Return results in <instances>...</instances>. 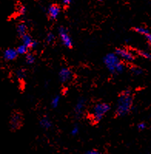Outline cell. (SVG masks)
Here are the masks:
<instances>
[{
	"label": "cell",
	"instance_id": "cell-5",
	"mask_svg": "<svg viewBox=\"0 0 151 154\" xmlns=\"http://www.w3.org/2000/svg\"><path fill=\"white\" fill-rule=\"evenodd\" d=\"M119 58H122L124 60L128 62H132L134 60L135 57L133 53L126 48H117L114 53Z\"/></svg>",
	"mask_w": 151,
	"mask_h": 154
},
{
	"label": "cell",
	"instance_id": "cell-23",
	"mask_svg": "<svg viewBox=\"0 0 151 154\" xmlns=\"http://www.w3.org/2000/svg\"><path fill=\"white\" fill-rule=\"evenodd\" d=\"M26 7L25 6H20L18 9V13L19 15H25L26 13Z\"/></svg>",
	"mask_w": 151,
	"mask_h": 154
},
{
	"label": "cell",
	"instance_id": "cell-27",
	"mask_svg": "<svg viewBox=\"0 0 151 154\" xmlns=\"http://www.w3.org/2000/svg\"><path fill=\"white\" fill-rule=\"evenodd\" d=\"M71 3H72L71 0H63V4L64 6H70Z\"/></svg>",
	"mask_w": 151,
	"mask_h": 154
},
{
	"label": "cell",
	"instance_id": "cell-9",
	"mask_svg": "<svg viewBox=\"0 0 151 154\" xmlns=\"http://www.w3.org/2000/svg\"><path fill=\"white\" fill-rule=\"evenodd\" d=\"M85 105H86V100L84 98H81L78 99L76 105L74 108V112H75L76 118H80L83 116V112H84Z\"/></svg>",
	"mask_w": 151,
	"mask_h": 154
},
{
	"label": "cell",
	"instance_id": "cell-18",
	"mask_svg": "<svg viewBox=\"0 0 151 154\" xmlns=\"http://www.w3.org/2000/svg\"><path fill=\"white\" fill-rule=\"evenodd\" d=\"M25 73L26 72H25L24 69L19 68L16 71V75L17 77V78H19V80H22V79H24L25 78V75H26Z\"/></svg>",
	"mask_w": 151,
	"mask_h": 154
},
{
	"label": "cell",
	"instance_id": "cell-20",
	"mask_svg": "<svg viewBox=\"0 0 151 154\" xmlns=\"http://www.w3.org/2000/svg\"><path fill=\"white\" fill-rule=\"evenodd\" d=\"M137 54L140 55V57L147 59V60H150V54L149 52L146 51H137Z\"/></svg>",
	"mask_w": 151,
	"mask_h": 154
},
{
	"label": "cell",
	"instance_id": "cell-25",
	"mask_svg": "<svg viewBox=\"0 0 151 154\" xmlns=\"http://www.w3.org/2000/svg\"><path fill=\"white\" fill-rule=\"evenodd\" d=\"M83 154H101V152L98 150H96V149H92V150H89Z\"/></svg>",
	"mask_w": 151,
	"mask_h": 154
},
{
	"label": "cell",
	"instance_id": "cell-19",
	"mask_svg": "<svg viewBox=\"0 0 151 154\" xmlns=\"http://www.w3.org/2000/svg\"><path fill=\"white\" fill-rule=\"evenodd\" d=\"M59 101H60V96L59 95H56L52 98V101H51V106H52L53 109H56L58 107V105L59 104Z\"/></svg>",
	"mask_w": 151,
	"mask_h": 154
},
{
	"label": "cell",
	"instance_id": "cell-15",
	"mask_svg": "<svg viewBox=\"0 0 151 154\" xmlns=\"http://www.w3.org/2000/svg\"><path fill=\"white\" fill-rule=\"evenodd\" d=\"M36 61V57L33 54H32V53L28 52L25 54V63L27 64H33Z\"/></svg>",
	"mask_w": 151,
	"mask_h": 154
},
{
	"label": "cell",
	"instance_id": "cell-21",
	"mask_svg": "<svg viewBox=\"0 0 151 154\" xmlns=\"http://www.w3.org/2000/svg\"><path fill=\"white\" fill-rule=\"evenodd\" d=\"M55 40V35H54L53 33L52 32H49V33H47L46 35V40L48 44H50L52 41H54Z\"/></svg>",
	"mask_w": 151,
	"mask_h": 154
},
{
	"label": "cell",
	"instance_id": "cell-24",
	"mask_svg": "<svg viewBox=\"0 0 151 154\" xmlns=\"http://www.w3.org/2000/svg\"><path fill=\"white\" fill-rule=\"evenodd\" d=\"M79 126H78V125H74L73 128L72 129V131H71V134H72L73 136H76V135L79 133Z\"/></svg>",
	"mask_w": 151,
	"mask_h": 154
},
{
	"label": "cell",
	"instance_id": "cell-8",
	"mask_svg": "<svg viewBox=\"0 0 151 154\" xmlns=\"http://www.w3.org/2000/svg\"><path fill=\"white\" fill-rule=\"evenodd\" d=\"M61 13V7L58 4H51L48 8V16L50 20H56Z\"/></svg>",
	"mask_w": 151,
	"mask_h": 154
},
{
	"label": "cell",
	"instance_id": "cell-22",
	"mask_svg": "<svg viewBox=\"0 0 151 154\" xmlns=\"http://www.w3.org/2000/svg\"><path fill=\"white\" fill-rule=\"evenodd\" d=\"M137 129L140 131L144 130V129H147V124H146L145 122H140V123L137 124Z\"/></svg>",
	"mask_w": 151,
	"mask_h": 154
},
{
	"label": "cell",
	"instance_id": "cell-7",
	"mask_svg": "<svg viewBox=\"0 0 151 154\" xmlns=\"http://www.w3.org/2000/svg\"><path fill=\"white\" fill-rule=\"evenodd\" d=\"M59 78L61 83H67L73 79V72L69 67H62L59 71Z\"/></svg>",
	"mask_w": 151,
	"mask_h": 154
},
{
	"label": "cell",
	"instance_id": "cell-4",
	"mask_svg": "<svg viewBox=\"0 0 151 154\" xmlns=\"http://www.w3.org/2000/svg\"><path fill=\"white\" fill-rule=\"evenodd\" d=\"M58 32H59V35L60 36V40L62 41V44L65 46V47H68L70 49L73 48V40L70 37V34L68 33V30L64 26H59L58 29Z\"/></svg>",
	"mask_w": 151,
	"mask_h": 154
},
{
	"label": "cell",
	"instance_id": "cell-13",
	"mask_svg": "<svg viewBox=\"0 0 151 154\" xmlns=\"http://www.w3.org/2000/svg\"><path fill=\"white\" fill-rule=\"evenodd\" d=\"M21 39L22 41V44H23L24 46H25L28 49H31V47H32V43H33V40H32V38L30 36V35L26 33V34H25L24 36H22Z\"/></svg>",
	"mask_w": 151,
	"mask_h": 154
},
{
	"label": "cell",
	"instance_id": "cell-3",
	"mask_svg": "<svg viewBox=\"0 0 151 154\" xmlns=\"http://www.w3.org/2000/svg\"><path fill=\"white\" fill-rule=\"evenodd\" d=\"M120 62V59L114 53L107 54L103 57V63L112 74H116V68Z\"/></svg>",
	"mask_w": 151,
	"mask_h": 154
},
{
	"label": "cell",
	"instance_id": "cell-11",
	"mask_svg": "<svg viewBox=\"0 0 151 154\" xmlns=\"http://www.w3.org/2000/svg\"><path fill=\"white\" fill-rule=\"evenodd\" d=\"M40 125L42 126V128H43L44 129H50L51 127L52 126V121L50 120V119L49 118L48 116H43V118L40 119Z\"/></svg>",
	"mask_w": 151,
	"mask_h": 154
},
{
	"label": "cell",
	"instance_id": "cell-10",
	"mask_svg": "<svg viewBox=\"0 0 151 154\" xmlns=\"http://www.w3.org/2000/svg\"><path fill=\"white\" fill-rule=\"evenodd\" d=\"M17 57H18V54L14 48H8L3 52V58L8 61L16 60Z\"/></svg>",
	"mask_w": 151,
	"mask_h": 154
},
{
	"label": "cell",
	"instance_id": "cell-6",
	"mask_svg": "<svg viewBox=\"0 0 151 154\" xmlns=\"http://www.w3.org/2000/svg\"><path fill=\"white\" fill-rule=\"evenodd\" d=\"M23 119L19 112H15L12 115L10 119V127L13 130H17L22 125Z\"/></svg>",
	"mask_w": 151,
	"mask_h": 154
},
{
	"label": "cell",
	"instance_id": "cell-16",
	"mask_svg": "<svg viewBox=\"0 0 151 154\" xmlns=\"http://www.w3.org/2000/svg\"><path fill=\"white\" fill-rule=\"evenodd\" d=\"M16 52L18 54V55H22V54H26L27 53H28V51L29 49L27 48L25 46H24L23 44H21V45L18 46L17 48H16Z\"/></svg>",
	"mask_w": 151,
	"mask_h": 154
},
{
	"label": "cell",
	"instance_id": "cell-2",
	"mask_svg": "<svg viewBox=\"0 0 151 154\" xmlns=\"http://www.w3.org/2000/svg\"><path fill=\"white\" fill-rule=\"evenodd\" d=\"M110 109H111L110 105L105 102L96 104L93 107L91 112V119L93 122L94 123H99Z\"/></svg>",
	"mask_w": 151,
	"mask_h": 154
},
{
	"label": "cell",
	"instance_id": "cell-26",
	"mask_svg": "<svg viewBox=\"0 0 151 154\" xmlns=\"http://www.w3.org/2000/svg\"><path fill=\"white\" fill-rule=\"evenodd\" d=\"M38 45H39V43H38V41H36V40H33V43H32V44L31 49H35V48H36V47H37Z\"/></svg>",
	"mask_w": 151,
	"mask_h": 154
},
{
	"label": "cell",
	"instance_id": "cell-14",
	"mask_svg": "<svg viewBox=\"0 0 151 154\" xmlns=\"http://www.w3.org/2000/svg\"><path fill=\"white\" fill-rule=\"evenodd\" d=\"M133 30L137 32V33H140L141 35H144V36H146L147 35L150 34V31L147 28L144 27V26H135L133 28Z\"/></svg>",
	"mask_w": 151,
	"mask_h": 154
},
{
	"label": "cell",
	"instance_id": "cell-17",
	"mask_svg": "<svg viewBox=\"0 0 151 154\" xmlns=\"http://www.w3.org/2000/svg\"><path fill=\"white\" fill-rule=\"evenodd\" d=\"M130 71L132 72V74L136 75V76H139V75H140V74H142L144 73L143 69L137 67V66H132V67H130Z\"/></svg>",
	"mask_w": 151,
	"mask_h": 154
},
{
	"label": "cell",
	"instance_id": "cell-12",
	"mask_svg": "<svg viewBox=\"0 0 151 154\" xmlns=\"http://www.w3.org/2000/svg\"><path fill=\"white\" fill-rule=\"evenodd\" d=\"M27 29H28L27 25L23 22L19 23L17 25V26H16V31H17V33H18L19 36H20V37H22V36L26 34Z\"/></svg>",
	"mask_w": 151,
	"mask_h": 154
},
{
	"label": "cell",
	"instance_id": "cell-1",
	"mask_svg": "<svg viewBox=\"0 0 151 154\" xmlns=\"http://www.w3.org/2000/svg\"><path fill=\"white\" fill-rule=\"evenodd\" d=\"M133 98L132 91L129 89L124 90L119 95L117 100L116 116L118 117H123L130 112L133 106Z\"/></svg>",
	"mask_w": 151,
	"mask_h": 154
}]
</instances>
